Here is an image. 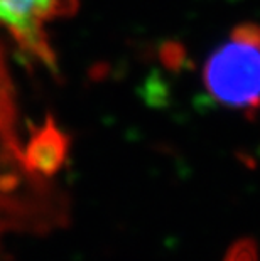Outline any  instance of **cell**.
<instances>
[{"instance_id": "cell-3", "label": "cell", "mask_w": 260, "mask_h": 261, "mask_svg": "<svg viewBox=\"0 0 260 261\" xmlns=\"http://www.w3.org/2000/svg\"><path fill=\"white\" fill-rule=\"evenodd\" d=\"M225 261H258L257 246L252 240H240L237 241L228 253Z\"/></svg>"}, {"instance_id": "cell-1", "label": "cell", "mask_w": 260, "mask_h": 261, "mask_svg": "<svg viewBox=\"0 0 260 261\" xmlns=\"http://www.w3.org/2000/svg\"><path fill=\"white\" fill-rule=\"evenodd\" d=\"M206 91L220 105L253 115L260 108V25H237L203 69Z\"/></svg>"}, {"instance_id": "cell-2", "label": "cell", "mask_w": 260, "mask_h": 261, "mask_svg": "<svg viewBox=\"0 0 260 261\" xmlns=\"http://www.w3.org/2000/svg\"><path fill=\"white\" fill-rule=\"evenodd\" d=\"M76 0H0V27L9 32L22 51L54 69V54L46 25L68 17Z\"/></svg>"}]
</instances>
